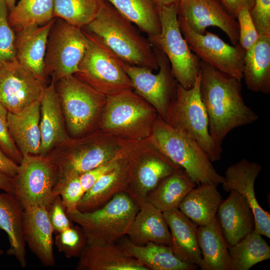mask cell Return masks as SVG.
<instances>
[{
  "label": "cell",
  "instance_id": "31",
  "mask_svg": "<svg viewBox=\"0 0 270 270\" xmlns=\"http://www.w3.org/2000/svg\"><path fill=\"white\" fill-rule=\"evenodd\" d=\"M247 88L252 92L270 93V35L259 36L246 51L242 71Z\"/></svg>",
  "mask_w": 270,
  "mask_h": 270
},
{
  "label": "cell",
  "instance_id": "45",
  "mask_svg": "<svg viewBox=\"0 0 270 270\" xmlns=\"http://www.w3.org/2000/svg\"><path fill=\"white\" fill-rule=\"evenodd\" d=\"M48 217L54 232H59L72 225L60 195L56 196L48 209Z\"/></svg>",
  "mask_w": 270,
  "mask_h": 270
},
{
  "label": "cell",
  "instance_id": "8",
  "mask_svg": "<svg viewBox=\"0 0 270 270\" xmlns=\"http://www.w3.org/2000/svg\"><path fill=\"white\" fill-rule=\"evenodd\" d=\"M55 84L65 124L72 138H78L98 130L106 96L74 74Z\"/></svg>",
  "mask_w": 270,
  "mask_h": 270
},
{
  "label": "cell",
  "instance_id": "50",
  "mask_svg": "<svg viewBox=\"0 0 270 270\" xmlns=\"http://www.w3.org/2000/svg\"><path fill=\"white\" fill-rule=\"evenodd\" d=\"M4 1L10 12L15 6L16 0H4Z\"/></svg>",
  "mask_w": 270,
  "mask_h": 270
},
{
  "label": "cell",
  "instance_id": "25",
  "mask_svg": "<svg viewBox=\"0 0 270 270\" xmlns=\"http://www.w3.org/2000/svg\"><path fill=\"white\" fill-rule=\"evenodd\" d=\"M76 270H148L117 242L86 244L79 256Z\"/></svg>",
  "mask_w": 270,
  "mask_h": 270
},
{
  "label": "cell",
  "instance_id": "35",
  "mask_svg": "<svg viewBox=\"0 0 270 270\" xmlns=\"http://www.w3.org/2000/svg\"><path fill=\"white\" fill-rule=\"evenodd\" d=\"M232 270H248L270 258V247L262 235L254 230L234 245L228 246Z\"/></svg>",
  "mask_w": 270,
  "mask_h": 270
},
{
  "label": "cell",
  "instance_id": "23",
  "mask_svg": "<svg viewBox=\"0 0 270 270\" xmlns=\"http://www.w3.org/2000/svg\"><path fill=\"white\" fill-rule=\"evenodd\" d=\"M171 235L170 246L180 260L200 266L202 256L196 231L198 226L178 208L162 212Z\"/></svg>",
  "mask_w": 270,
  "mask_h": 270
},
{
  "label": "cell",
  "instance_id": "10",
  "mask_svg": "<svg viewBox=\"0 0 270 270\" xmlns=\"http://www.w3.org/2000/svg\"><path fill=\"white\" fill-rule=\"evenodd\" d=\"M178 3L164 6L158 10L161 31L148 37L152 46L168 58L172 74L177 82L190 88L194 84L200 69V59L190 50L180 28Z\"/></svg>",
  "mask_w": 270,
  "mask_h": 270
},
{
  "label": "cell",
  "instance_id": "19",
  "mask_svg": "<svg viewBox=\"0 0 270 270\" xmlns=\"http://www.w3.org/2000/svg\"><path fill=\"white\" fill-rule=\"evenodd\" d=\"M230 192L221 202L216 218L228 245L231 246L254 231L255 221L245 198L235 190Z\"/></svg>",
  "mask_w": 270,
  "mask_h": 270
},
{
  "label": "cell",
  "instance_id": "36",
  "mask_svg": "<svg viewBox=\"0 0 270 270\" xmlns=\"http://www.w3.org/2000/svg\"><path fill=\"white\" fill-rule=\"evenodd\" d=\"M53 18L54 0H20L8 16L15 32L43 25Z\"/></svg>",
  "mask_w": 270,
  "mask_h": 270
},
{
  "label": "cell",
  "instance_id": "32",
  "mask_svg": "<svg viewBox=\"0 0 270 270\" xmlns=\"http://www.w3.org/2000/svg\"><path fill=\"white\" fill-rule=\"evenodd\" d=\"M191 190L178 209L198 226L206 225L216 217L222 196L212 184H202Z\"/></svg>",
  "mask_w": 270,
  "mask_h": 270
},
{
  "label": "cell",
  "instance_id": "5",
  "mask_svg": "<svg viewBox=\"0 0 270 270\" xmlns=\"http://www.w3.org/2000/svg\"><path fill=\"white\" fill-rule=\"evenodd\" d=\"M158 116L156 109L134 90L106 96L98 129L117 138H147Z\"/></svg>",
  "mask_w": 270,
  "mask_h": 270
},
{
  "label": "cell",
  "instance_id": "28",
  "mask_svg": "<svg viewBox=\"0 0 270 270\" xmlns=\"http://www.w3.org/2000/svg\"><path fill=\"white\" fill-rule=\"evenodd\" d=\"M118 243L148 270H196L198 268L180 260L167 245L154 242L138 245L124 238Z\"/></svg>",
  "mask_w": 270,
  "mask_h": 270
},
{
  "label": "cell",
  "instance_id": "34",
  "mask_svg": "<svg viewBox=\"0 0 270 270\" xmlns=\"http://www.w3.org/2000/svg\"><path fill=\"white\" fill-rule=\"evenodd\" d=\"M148 37L159 34L160 22L152 0H105Z\"/></svg>",
  "mask_w": 270,
  "mask_h": 270
},
{
  "label": "cell",
  "instance_id": "16",
  "mask_svg": "<svg viewBox=\"0 0 270 270\" xmlns=\"http://www.w3.org/2000/svg\"><path fill=\"white\" fill-rule=\"evenodd\" d=\"M44 82L15 58L0 68V102L8 112H20L40 100Z\"/></svg>",
  "mask_w": 270,
  "mask_h": 270
},
{
  "label": "cell",
  "instance_id": "3",
  "mask_svg": "<svg viewBox=\"0 0 270 270\" xmlns=\"http://www.w3.org/2000/svg\"><path fill=\"white\" fill-rule=\"evenodd\" d=\"M126 140L98 129L78 138L70 137L56 146L46 155L58 172L54 196L59 194L71 178L80 176L116 157Z\"/></svg>",
  "mask_w": 270,
  "mask_h": 270
},
{
  "label": "cell",
  "instance_id": "40",
  "mask_svg": "<svg viewBox=\"0 0 270 270\" xmlns=\"http://www.w3.org/2000/svg\"><path fill=\"white\" fill-rule=\"evenodd\" d=\"M236 19L239 28L238 44L246 51L256 42L259 34L248 8H242L238 14Z\"/></svg>",
  "mask_w": 270,
  "mask_h": 270
},
{
  "label": "cell",
  "instance_id": "44",
  "mask_svg": "<svg viewBox=\"0 0 270 270\" xmlns=\"http://www.w3.org/2000/svg\"><path fill=\"white\" fill-rule=\"evenodd\" d=\"M122 150L112 160L92 169L80 176V182L84 193L90 189L101 177L117 166L122 156Z\"/></svg>",
  "mask_w": 270,
  "mask_h": 270
},
{
  "label": "cell",
  "instance_id": "24",
  "mask_svg": "<svg viewBox=\"0 0 270 270\" xmlns=\"http://www.w3.org/2000/svg\"><path fill=\"white\" fill-rule=\"evenodd\" d=\"M40 100L20 112H8L7 121L9 132L22 156L40 154Z\"/></svg>",
  "mask_w": 270,
  "mask_h": 270
},
{
  "label": "cell",
  "instance_id": "9",
  "mask_svg": "<svg viewBox=\"0 0 270 270\" xmlns=\"http://www.w3.org/2000/svg\"><path fill=\"white\" fill-rule=\"evenodd\" d=\"M200 86V72L192 88H186L178 83L164 120L172 128L194 138L210 160L214 162L220 160L222 150L214 144L210 134L208 116L201 99Z\"/></svg>",
  "mask_w": 270,
  "mask_h": 270
},
{
  "label": "cell",
  "instance_id": "43",
  "mask_svg": "<svg viewBox=\"0 0 270 270\" xmlns=\"http://www.w3.org/2000/svg\"><path fill=\"white\" fill-rule=\"evenodd\" d=\"M250 12L259 36L270 35V0H254Z\"/></svg>",
  "mask_w": 270,
  "mask_h": 270
},
{
  "label": "cell",
  "instance_id": "26",
  "mask_svg": "<svg viewBox=\"0 0 270 270\" xmlns=\"http://www.w3.org/2000/svg\"><path fill=\"white\" fill-rule=\"evenodd\" d=\"M126 236L138 245L148 242L168 246L171 244L170 231L163 212L148 201L138 206Z\"/></svg>",
  "mask_w": 270,
  "mask_h": 270
},
{
  "label": "cell",
  "instance_id": "39",
  "mask_svg": "<svg viewBox=\"0 0 270 270\" xmlns=\"http://www.w3.org/2000/svg\"><path fill=\"white\" fill-rule=\"evenodd\" d=\"M8 13L4 0H0V68L16 56V34L9 24Z\"/></svg>",
  "mask_w": 270,
  "mask_h": 270
},
{
  "label": "cell",
  "instance_id": "37",
  "mask_svg": "<svg viewBox=\"0 0 270 270\" xmlns=\"http://www.w3.org/2000/svg\"><path fill=\"white\" fill-rule=\"evenodd\" d=\"M100 0H54V18L82 28L96 16Z\"/></svg>",
  "mask_w": 270,
  "mask_h": 270
},
{
  "label": "cell",
  "instance_id": "6",
  "mask_svg": "<svg viewBox=\"0 0 270 270\" xmlns=\"http://www.w3.org/2000/svg\"><path fill=\"white\" fill-rule=\"evenodd\" d=\"M138 210L130 197L122 192L92 211L81 212L76 209L66 213L82 229L86 244L102 246L117 243L126 236Z\"/></svg>",
  "mask_w": 270,
  "mask_h": 270
},
{
  "label": "cell",
  "instance_id": "20",
  "mask_svg": "<svg viewBox=\"0 0 270 270\" xmlns=\"http://www.w3.org/2000/svg\"><path fill=\"white\" fill-rule=\"evenodd\" d=\"M54 233L46 207L34 206L24 209V236L26 244L46 266L55 264Z\"/></svg>",
  "mask_w": 270,
  "mask_h": 270
},
{
  "label": "cell",
  "instance_id": "21",
  "mask_svg": "<svg viewBox=\"0 0 270 270\" xmlns=\"http://www.w3.org/2000/svg\"><path fill=\"white\" fill-rule=\"evenodd\" d=\"M40 154L46 156L56 146L69 138L56 84L52 79L40 99Z\"/></svg>",
  "mask_w": 270,
  "mask_h": 270
},
{
  "label": "cell",
  "instance_id": "29",
  "mask_svg": "<svg viewBox=\"0 0 270 270\" xmlns=\"http://www.w3.org/2000/svg\"><path fill=\"white\" fill-rule=\"evenodd\" d=\"M198 244L202 256V270H232L228 244L216 216L206 225L198 226Z\"/></svg>",
  "mask_w": 270,
  "mask_h": 270
},
{
  "label": "cell",
  "instance_id": "14",
  "mask_svg": "<svg viewBox=\"0 0 270 270\" xmlns=\"http://www.w3.org/2000/svg\"><path fill=\"white\" fill-rule=\"evenodd\" d=\"M153 48L158 65L157 74L153 73L152 70L148 68L124 62L123 66L131 80L134 90L149 102L164 120L178 82L172 74L166 55L160 50Z\"/></svg>",
  "mask_w": 270,
  "mask_h": 270
},
{
  "label": "cell",
  "instance_id": "17",
  "mask_svg": "<svg viewBox=\"0 0 270 270\" xmlns=\"http://www.w3.org/2000/svg\"><path fill=\"white\" fill-rule=\"evenodd\" d=\"M177 13L178 17L197 34H204L208 27L216 26L226 34L232 45L238 43V22L218 0H180Z\"/></svg>",
  "mask_w": 270,
  "mask_h": 270
},
{
  "label": "cell",
  "instance_id": "1",
  "mask_svg": "<svg viewBox=\"0 0 270 270\" xmlns=\"http://www.w3.org/2000/svg\"><path fill=\"white\" fill-rule=\"evenodd\" d=\"M200 94L206 108L209 131L214 144L222 143L234 129L256 122L258 116L245 103L241 80L200 60Z\"/></svg>",
  "mask_w": 270,
  "mask_h": 270
},
{
  "label": "cell",
  "instance_id": "11",
  "mask_svg": "<svg viewBox=\"0 0 270 270\" xmlns=\"http://www.w3.org/2000/svg\"><path fill=\"white\" fill-rule=\"evenodd\" d=\"M84 31L88 45L78 70L74 75L106 96L134 90L123 62L98 38Z\"/></svg>",
  "mask_w": 270,
  "mask_h": 270
},
{
  "label": "cell",
  "instance_id": "7",
  "mask_svg": "<svg viewBox=\"0 0 270 270\" xmlns=\"http://www.w3.org/2000/svg\"><path fill=\"white\" fill-rule=\"evenodd\" d=\"M128 177L122 192L138 206L146 202L160 182L180 166L164 156L147 138L128 140L125 147Z\"/></svg>",
  "mask_w": 270,
  "mask_h": 270
},
{
  "label": "cell",
  "instance_id": "13",
  "mask_svg": "<svg viewBox=\"0 0 270 270\" xmlns=\"http://www.w3.org/2000/svg\"><path fill=\"white\" fill-rule=\"evenodd\" d=\"M12 180L13 194L24 209L34 206H46L48 209L54 198L58 172L46 156H23L18 172Z\"/></svg>",
  "mask_w": 270,
  "mask_h": 270
},
{
  "label": "cell",
  "instance_id": "22",
  "mask_svg": "<svg viewBox=\"0 0 270 270\" xmlns=\"http://www.w3.org/2000/svg\"><path fill=\"white\" fill-rule=\"evenodd\" d=\"M54 18L41 26L15 32L16 58L24 67L45 81L44 58L48 34Z\"/></svg>",
  "mask_w": 270,
  "mask_h": 270
},
{
  "label": "cell",
  "instance_id": "30",
  "mask_svg": "<svg viewBox=\"0 0 270 270\" xmlns=\"http://www.w3.org/2000/svg\"><path fill=\"white\" fill-rule=\"evenodd\" d=\"M124 147L122 156L117 166L101 177L83 194L77 209L88 212L100 208L116 194L123 191L128 172V164Z\"/></svg>",
  "mask_w": 270,
  "mask_h": 270
},
{
  "label": "cell",
  "instance_id": "41",
  "mask_svg": "<svg viewBox=\"0 0 270 270\" xmlns=\"http://www.w3.org/2000/svg\"><path fill=\"white\" fill-rule=\"evenodd\" d=\"M8 111L0 102V148L10 159L20 164L23 156L12 138L8 126Z\"/></svg>",
  "mask_w": 270,
  "mask_h": 270
},
{
  "label": "cell",
  "instance_id": "51",
  "mask_svg": "<svg viewBox=\"0 0 270 270\" xmlns=\"http://www.w3.org/2000/svg\"><path fill=\"white\" fill-rule=\"evenodd\" d=\"M3 253V250H0V254H2Z\"/></svg>",
  "mask_w": 270,
  "mask_h": 270
},
{
  "label": "cell",
  "instance_id": "15",
  "mask_svg": "<svg viewBox=\"0 0 270 270\" xmlns=\"http://www.w3.org/2000/svg\"><path fill=\"white\" fill-rule=\"evenodd\" d=\"M178 18L184 38L200 60L240 80L242 78L246 50L238 43L231 46L217 34L208 31L202 34H197L182 18Z\"/></svg>",
  "mask_w": 270,
  "mask_h": 270
},
{
  "label": "cell",
  "instance_id": "47",
  "mask_svg": "<svg viewBox=\"0 0 270 270\" xmlns=\"http://www.w3.org/2000/svg\"><path fill=\"white\" fill-rule=\"evenodd\" d=\"M19 164L8 157L0 148V172L12 178L17 174Z\"/></svg>",
  "mask_w": 270,
  "mask_h": 270
},
{
  "label": "cell",
  "instance_id": "33",
  "mask_svg": "<svg viewBox=\"0 0 270 270\" xmlns=\"http://www.w3.org/2000/svg\"><path fill=\"white\" fill-rule=\"evenodd\" d=\"M196 186L186 172L180 168L160 182L147 201L162 212L178 208L184 196Z\"/></svg>",
  "mask_w": 270,
  "mask_h": 270
},
{
  "label": "cell",
  "instance_id": "4",
  "mask_svg": "<svg viewBox=\"0 0 270 270\" xmlns=\"http://www.w3.org/2000/svg\"><path fill=\"white\" fill-rule=\"evenodd\" d=\"M148 142L175 164L182 168L196 185L222 184L224 177L215 170L208 155L197 142L176 129L158 114Z\"/></svg>",
  "mask_w": 270,
  "mask_h": 270
},
{
  "label": "cell",
  "instance_id": "38",
  "mask_svg": "<svg viewBox=\"0 0 270 270\" xmlns=\"http://www.w3.org/2000/svg\"><path fill=\"white\" fill-rule=\"evenodd\" d=\"M54 244L60 252L70 258L80 256L86 244V240L81 228L72 224L56 233Z\"/></svg>",
  "mask_w": 270,
  "mask_h": 270
},
{
  "label": "cell",
  "instance_id": "49",
  "mask_svg": "<svg viewBox=\"0 0 270 270\" xmlns=\"http://www.w3.org/2000/svg\"><path fill=\"white\" fill-rule=\"evenodd\" d=\"M179 0H152L157 10L164 6H168L178 3Z\"/></svg>",
  "mask_w": 270,
  "mask_h": 270
},
{
  "label": "cell",
  "instance_id": "48",
  "mask_svg": "<svg viewBox=\"0 0 270 270\" xmlns=\"http://www.w3.org/2000/svg\"><path fill=\"white\" fill-rule=\"evenodd\" d=\"M0 191L14 194L12 178L0 172Z\"/></svg>",
  "mask_w": 270,
  "mask_h": 270
},
{
  "label": "cell",
  "instance_id": "42",
  "mask_svg": "<svg viewBox=\"0 0 270 270\" xmlns=\"http://www.w3.org/2000/svg\"><path fill=\"white\" fill-rule=\"evenodd\" d=\"M84 194L80 176L72 178L65 183L59 195L66 212L77 209L78 204Z\"/></svg>",
  "mask_w": 270,
  "mask_h": 270
},
{
  "label": "cell",
  "instance_id": "12",
  "mask_svg": "<svg viewBox=\"0 0 270 270\" xmlns=\"http://www.w3.org/2000/svg\"><path fill=\"white\" fill-rule=\"evenodd\" d=\"M87 45V37L82 28L62 19H54L48 34L44 58L46 76H50L56 82L75 74Z\"/></svg>",
  "mask_w": 270,
  "mask_h": 270
},
{
  "label": "cell",
  "instance_id": "27",
  "mask_svg": "<svg viewBox=\"0 0 270 270\" xmlns=\"http://www.w3.org/2000/svg\"><path fill=\"white\" fill-rule=\"evenodd\" d=\"M24 210L13 194L0 191V229L8 236L10 248L7 254L14 256L22 268L28 264L24 236Z\"/></svg>",
  "mask_w": 270,
  "mask_h": 270
},
{
  "label": "cell",
  "instance_id": "46",
  "mask_svg": "<svg viewBox=\"0 0 270 270\" xmlns=\"http://www.w3.org/2000/svg\"><path fill=\"white\" fill-rule=\"evenodd\" d=\"M227 12L236 19L240 10L245 7L250 10L252 8L254 0H218Z\"/></svg>",
  "mask_w": 270,
  "mask_h": 270
},
{
  "label": "cell",
  "instance_id": "18",
  "mask_svg": "<svg viewBox=\"0 0 270 270\" xmlns=\"http://www.w3.org/2000/svg\"><path fill=\"white\" fill-rule=\"evenodd\" d=\"M262 170L260 164L242 159L227 168L222 185L226 192L235 190L245 198L254 214V230L270 238V214L260 206L254 188L255 182Z\"/></svg>",
  "mask_w": 270,
  "mask_h": 270
},
{
  "label": "cell",
  "instance_id": "2",
  "mask_svg": "<svg viewBox=\"0 0 270 270\" xmlns=\"http://www.w3.org/2000/svg\"><path fill=\"white\" fill-rule=\"evenodd\" d=\"M82 29L98 38L123 62L152 70L158 69L149 39L108 1L100 0L96 16Z\"/></svg>",
  "mask_w": 270,
  "mask_h": 270
}]
</instances>
